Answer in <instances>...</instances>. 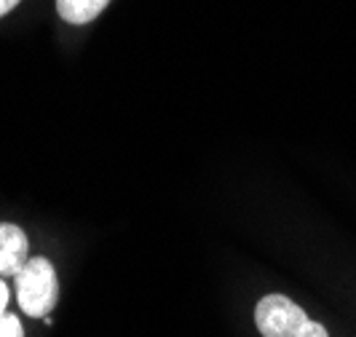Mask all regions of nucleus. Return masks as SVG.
<instances>
[{"label": "nucleus", "instance_id": "f257e3e1", "mask_svg": "<svg viewBox=\"0 0 356 337\" xmlns=\"http://www.w3.org/2000/svg\"><path fill=\"white\" fill-rule=\"evenodd\" d=\"M254 324L263 337H330L319 321L284 295H266L254 308Z\"/></svg>", "mask_w": 356, "mask_h": 337}, {"label": "nucleus", "instance_id": "f03ea898", "mask_svg": "<svg viewBox=\"0 0 356 337\" xmlns=\"http://www.w3.org/2000/svg\"><path fill=\"white\" fill-rule=\"evenodd\" d=\"M17 297L22 311L33 319H46L54 311L59 297V281H56V270L46 257L27 260V265L19 270Z\"/></svg>", "mask_w": 356, "mask_h": 337}, {"label": "nucleus", "instance_id": "7ed1b4c3", "mask_svg": "<svg viewBox=\"0 0 356 337\" xmlns=\"http://www.w3.org/2000/svg\"><path fill=\"white\" fill-rule=\"evenodd\" d=\"M27 236L19 225L0 222V276H19L27 265Z\"/></svg>", "mask_w": 356, "mask_h": 337}, {"label": "nucleus", "instance_id": "20e7f679", "mask_svg": "<svg viewBox=\"0 0 356 337\" xmlns=\"http://www.w3.org/2000/svg\"><path fill=\"white\" fill-rule=\"evenodd\" d=\"M110 0H56L59 17L70 24H86L107 8Z\"/></svg>", "mask_w": 356, "mask_h": 337}, {"label": "nucleus", "instance_id": "39448f33", "mask_svg": "<svg viewBox=\"0 0 356 337\" xmlns=\"http://www.w3.org/2000/svg\"><path fill=\"white\" fill-rule=\"evenodd\" d=\"M0 337H24V329L17 316H8V313L0 316Z\"/></svg>", "mask_w": 356, "mask_h": 337}, {"label": "nucleus", "instance_id": "423d86ee", "mask_svg": "<svg viewBox=\"0 0 356 337\" xmlns=\"http://www.w3.org/2000/svg\"><path fill=\"white\" fill-rule=\"evenodd\" d=\"M6 305H8V286H6V281H0V316L6 313Z\"/></svg>", "mask_w": 356, "mask_h": 337}, {"label": "nucleus", "instance_id": "0eeeda50", "mask_svg": "<svg viewBox=\"0 0 356 337\" xmlns=\"http://www.w3.org/2000/svg\"><path fill=\"white\" fill-rule=\"evenodd\" d=\"M17 3H22V0H0V17H6L11 8H17Z\"/></svg>", "mask_w": 356, "mask_h": 337}]
</instances>
